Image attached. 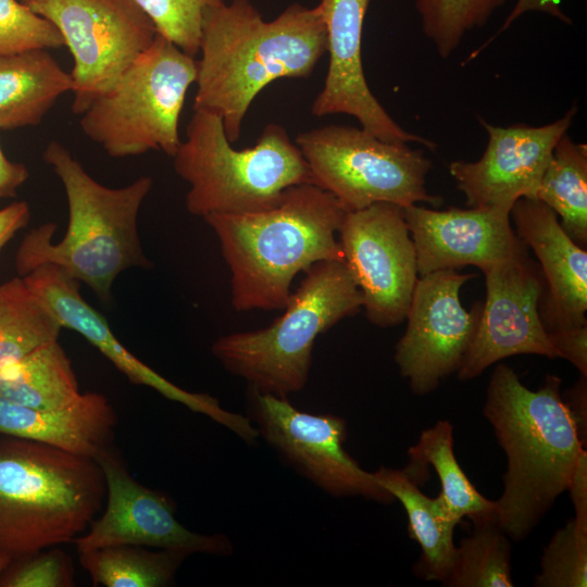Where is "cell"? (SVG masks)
Masks as SVG:
<instances>
[{
	"instance_id": "23",
	"label": "cell",
	"mask_w": 587,
	"mask_h": 587,
	"mask_svg": "<svg viewBox=\"0 0 587 587\" xmlns=\"http://www.w3.org/2000/svg\"><path fill=\"white\" fill-rule=\"evenodd\" d=\"M72 87L48 50L0 54V130L38 125Z\"/></svg>"
},
{
	"instance_id": "30",
	"label": "cell",
	"mask_w": 587,
	"mask_h": 587,
	"mask_svg": "<svg viewBox=\"0 0 587 587\" xmlns=\"http://www.w3.org/2000/svg\"><path fill=\"white\" fill-rule=\"evenodd\" d=\"M507 0H415L422 29L438 54L447 59L466 32L484 26Z\"/></svg>"
},
{
	"instance_id": "27",
	"label": "cell",
	"mask_w": 587,
	"mask_h": 587,
	"mask_svg": "<svg viewBox=\"0 0 587 587\" xmlns=\"http://www.w3.org/2000/svg\"><path fill=\"white\" fill-rule=\"evenodd\" d=\"M93 586H170L187 554L138 545H113L78 552Z\"/></svg>"
},
{
	"instance_id": "6",
	"label": "cell",
	"mask_w": 587,
	"mask_h": 587,
	"mask_svg": "<svg viewBox=\"0 0 587 587\" xmlns=\"http://www.w3.org/2000/svg\"><path fill=\"white\" fill-rule=\"evenodd\" d=\"M176 174L190 186L185 204L200 217L245 214L275 205L290 186L313 184L299 148L279 124H267L255 143L235 149L221 117L193 110L172 157Z\"/></svg>"
},
{
	"instance_id": "38",
	"label": "cell",
	"mask_w": 587,
	"mask_h": 587,
	"mask_svg": "<svg viewBox=\"0 0 587 587\" xmlns=\"http://www.w3.org/2000/svg\"><path fill=\"white\" fill-rule=\"evenodd\" d=\"M529 11L542 12L548 15H551L563 23L571 24V18L566 16L565 13L560 8L559 0H517L514 9L511 11L509 16L505 18L504 23L500 29L491 37L490 40L486 41L480 49H477L473 54H477L483 50L490 41H492L499 34L504 32L517 17L525 14Z\"/></svg>"
},
{
	"instance_id": "17",
	"label": "cell",
	"mask_w": 587,
	"mask_h": 587,
	"mask_svg": "<svg viewBox=\"0 0 587 587\" xmlns=\"http://www.w3.org/2000/svg\"><path fill=\"white\" fill-rule=\"evenodd\" d=\"M23 278L52 310L63 328L80 334L129 382L150 387L163 397L207 415L247 444L255 442L259 433L249 417L225 410L218 400L210 395L179 388L129 352L115 337L107 320L82 297L79 282L64 270L43 264Z\"/></svg>"
},
{
	"instance_id": "16",
	"label": "cell",
	"mask_w": 587,
	"mask_h": 587,
	"mask_svg": "<svg viewBox=\"0 0 587 587\" xmlns=\"http://www.w3.org/2000/svg\"><path fill=\"white\" fill-rule=\"evenodd\" d=\"M576 112L573 105L561 118L544 126L501 127L478 117L488 134L484 154L475 162L458 160L449 165L466 205L510 212L516 200L536 199L553 148L567 133Z\"/></svg>"
},
{
	"instance_id": "3",
	"label": "cell",
	"mask_w": 587,
	"mask_h": 587,
	"mask_svg": "<svg viewBox=\"0 0 587 587\" xmlns=\"http://www.w3.org/2000/svg\"><path fill=\"white\" fill-rule=\"evenodd\" d=\"M346 212L328 191L299 184L266 210L203 217L230 271L233 308L283 310L299 273L321 261H344L336 234Z\"/></svg>"
},
{
	"instance_id": "15",
	"label": "cell",
	"mask_w": 587,
	"mask_h": 587,
	"mask_svg": "<svg viewBox=\"0 0 587 587\" xmlns=\"http://www.w3.org/2000/svg\"><path fill=\"white\" fill-rule=\"evenodd\" d=\"M483 273L486 300L458 378L473 379L494 363L513 355L558 358L539 311L545 279L528 253L497 263Z\"/></svg>"
},
{
	"instance_id": "29",
	"label": "cell",
	"mask_w": 587,
	"mask_h": 587,
	"mask_svg": "<svg viewBox=\"0 0 587 587\" xmlns=\"http://www.w3.org/2000/svg\"><path fill=\"white\" fill-rule=\"evenodd\" d=\"M474 524V529L455 549L444 586L512 587L511 541L496 517Z\"/></svg>"
},
{
	"instance_id": "34",
	"label": "cell",
	"mask_w": 587,
	"mask_h": 587,
	"mask_svg": "<svg viewBox=\"0 0 587 587\" xmlns=\"http://www.w3.org/2000/svg\"><path fill=\"white\" fill-rule=\"evenodd\" d=\"M71 557L50 547L13 559L0 573V587H73Z\"/></svg>"
},
{
	"instance_id": "14",
	"label": "cell",
	"mask_w": 587,
	"mask_h": 587,
	"mask_svg": "<svg viewBox=\"0 0 587 587\" xmlns=\"http://www.w3.org/2000/svg\"><path fill=\"white\" fill-rule=\"evenodd\" d=\"M95 460L103 471L107 496L100 516L73 542L78 552L113 545H138L227 557L233 544L223 534L205 535L186 528L175 517V504L162 491L138 483L113 447Z\"/></svg>"
},
{
	"instance_id": "7",
	"label": "cell",
	"mask_w": 587,
	"mask_h": 587,
	"mask_svg": "<svg viewBox=\"0 0 587 587\" xmlns=\"http://www.w3.org/2000/svg\"><path fill=\"white\" fill-rule=\"evenodd\" d=\"M361 308V292L346 263L321 261L304 272L283 314L271 325L224 335L211 351L251 390L287 398L308 383L316 338Z\"/></svg>"
},
{
	"instance_id": "40",
	"label": "cell",
	"mask_w": 587,
	"mask_h": 587,
	"mask_svg": "<svg viewBox=\"0 0 587 587\" xmlns=\"http://www.w3.org/2000/svg\"><path fill=\"white\" fill-rule=\"evenodd\" d=\"M29 172L22 163L12 162L0 146V199L15 197L17 189L27 180Z\"/></svg>"
},
{
	"instance_id": "25",
	"label": "cell",
	"mask_w": 587,
	"mask_h": 587,
	"mask_svg": "<svg viewBox=\"0 0 587 587\" xmlns=\"http://www.w3.org/2000/svg\"><path fill=\"white\" fill-rule=\"evenodd\" d=\"M409 464L428 471L433 466L441 485L440 495L453 516L473 523L496 517L495 501L485 498L460 466L453 449V426L440 420L424 429L417 442L408 450Z\"/></svg>"
},
{
	"instance_id": "32",
	"label": "cell",
	"mask_w": 587,
	"mask_h": 587,
	"mask_svg": "<svg viewBox=\"0 0 587 587\" xmlns=\"http://www.w3.org/2000/svg\"><path fill=\"white\" fill-rule=\"evenodd\" d=\"M150 17L157 33L190 57L199 53L207 9L225 0H134Z\"/></svg>"
},
{
	"instance_id": "11",
	"label": "cell",
	"mask_w": 587,
	"mask_h": 587,
	"mask_svg": "<svg viewBox=\"0 0 587 587\" xmlns=\"http://www.w3.org/2000/svg\"><path fill=\"white\" fill-rule=\"evenodd\" d=\"M249 413L259 436L326 494L384 504L396 500L346 451L347 424L340 416L303 412L287 398L251 389Z\"/></svg>"
},
{
	"instance_id": "36",
	"label": "cell",
	"mask_w": 587,
	"mask_h": 587,
	"mask_svg": "<svg viewBox=\"0 0 587 587\" xmlns=\"http://www.w3.org/2000/svg\"><path fill=\"white\" fill-rule=\"evenodd\" d=\"M567 490L574 507L573 521L578 529L587 532V452L583 450L572 473Z\"/></svg>"
},
{
	"instance_id": "20",
	"label": "cell",
	"mask_w": 587,
	"mask_h": 587,
	"mask_svg": "<svg viewBox=\"0 0 587 587\" xmlns=\"http://www.w3.org/2000/svg\"><path fill=\"white\" fill-rule=\"evenodd\" d=\"M515 233L539 261L546 290L540 315L548 330L587 325V251L564 232L557 214L538 199L511 208Z\"/></svg>"
},
{
	"instance_id": "21",
	"label": "cell",
	"mask_w": 587,
	"mask_h": 587,
	"mask_svg": "<svg viewBox=\"0 0 587 587\" xmlns=\"http://www.w3.org/2000/svg\"><path fill=\"white\" fill-rule=\"evenodd\" d=\"M117 415L109 399L85 392L68 405L28 408L0 395V434L43 442L95 459L112 447Z\"/></svg>"
},
{
	"instance_id": "31",
	"label": "cell",
	"mask_w": 587,
	"mask_h": 587,
	"mask_svg": "<svg viewBox=\"0 0 587 587\" xmlns=\"http://www.w3.org/2000/svg\"><path fill=\"white\" fill-rule=\"evenodd\" d=\"M537 587L587 586V532L571 520L555 530L545 547L540 572L535 577Z\"/></svg>"
},
{
	"instance_id": "26",
	"label": "cell",
	"mask_w": 587,
	"mask_h": 587,
	"mask_svg": "<svg viewBox=\"0 0 587 587\" xmlns=\"http://www.w3.org/2000/svg\"><path fill=\"white\" fill-rule=\"evenodd\" d=\"M536 199L561 217L564 232L578 246L587 245V146L565 133L553 148Z\"/></svg>"
},
{
	"instance_id": "4",
	"label": "cell",
	"mask_w": 587,
	"mask_h": 587,
	"mask_svg": "<svg viewBox=\"0 0 587 587\" xmlns=\"http://www.w3.org/2000/svg\"><path fill=\"white\" fill-rule=\"evenodd\" d=\"M42 157L63 185L67 228L57 243L52 241L57 225L51 222L25 235L15 254L17 274L24 277L40 265H57L108 302L122 272L152 265L140 242L138 214L153 180L140 176L120 188L107 187L55 140Z\"/></svg>"
},
{
	"instance_id": "41",
	"label": "cell",
	"mask_w": 587,
	"mask_h": 587,
	"mask_svg": "<svg viewBox=\"0 0 587 587\" xmlns=\"http://www.w3.org/2000/svg\"><path fill=\"white\" fill-rule=\"evenodd\" d=\"M9 559L0 557V573L9 564Z\"/></svg>"
},
{
	"instance_id": "2",
	"label": "cell",
	"mask_w": 587,
	"mask_h": 587,
	"mask_svg": "<svg viewBox=\"0 0 587 587\" xmlns=\"http://www.w3.org/2000/svg\"><path fill=\"white\" fill-rule=\"evenodd\" d=\"M561 378L547 375L527 388L508 365L490 377L483 413L507 457L496 521L514 541L524 540L567 486L585 450L561 396Z\"/></svg>"
},
{
	"instance_id": "18",
	"label": "cell",
	"mask_w": 587,
	"mask_h": 587,
	"mask_svg": "<svg viewBox=\"0 0 587 587\" xmlns=\"http://www.w3.org/2000/svg\"><path fill=\"white\" fill-rule=\"evenodd\" d=\"M370 0H321L316 5L326 30L328 68L311 113L322 117L348 114L361 128L389 142H416L429 150L436 143L404 130L372 93L362 63V35Z\"/></svg>"
},
{
	"instance_id": "9",
	"label": "cell",
	"mask_w": 587,
	"mask_h": 587,
	"mask_svg": "<svg viewBox=\"0 0 587 587\" xmlns=\"http://www.w3.org/2000/svg\"><path fill=\"white\" fill-rule=\"evenodd\" d=\"M313 184L346 211L378 202L402 208L439 207L442 198L425 187L432 161L408 143L382 140L361 127L326 125L300 133L296 142Z\"/></svg>"
},
{
	"instance_id": "28",
	"label": "cell",
	"mask_w": 587,
	"mask_h": 587,
	"mask_svg": "<svg viewBox=\"0 0 587 587\" xmlns=\"http://www.w3.org/2000/svg\"><path fill=\"white\" fill-rule=\"evenodd\" d=\"M62 325L21 276L0 285V369L58 340Z\"/></svg>"
},
{
	"instance_id": "19",
	"label": "cell",
	"mask_w": 587,
	"mask_h": 587,
	"mask_svg": "<svg viewBox=\"0 0 587 587\" xmlns=\"http://www.w3.org/2000/svg\"><path fill=\"white\" fill-rule=\"evenodd\" d=\"M416 253L419 276L474 265L482 272L527 253L510 223V212L491 208L434 210L403 208Z\"/></svg>"
},
{
	"instance_id": "33",
	"label": "cell",
	"mask_w": 587,
	"mask_h": 587,
	"mask_svg": "<svg viewBox=\"0 0 587 587\" xmlns=\"http://www.w3.org/2000/svg\"><path fill=\"white\" fill-rule=\"evenodd\" d=\"M64 46L57 27L22 1L0 0V54Z\"/></svg>"
},
{
	"instance_id": "37",
	"label": "cell",
	"mask_w": 587,
	"mask_h": 587,
	"mask_svg": "<svg viewBox=\"0 0 587 587\" xmlns=\"http://www.w3.org/2000/svg\"><path fill=\"white\" fill-rule=\"evenodd\" d=\"M562 399L577 428L584 446L587 442V377L580 375L578 382L562 395Z\"/></svg>"
},
{
	"instance_id": "24",
	"label": "cell",
	"mask_w": 587,
	"mask_h": 587,
	"mask_svg": "<svg viewBox=\"0 0 587 587\" xmlns=\"http://www.w3.org/2000/svg\"><path fill=\"white\" fill-rule=\"evenodd\" d=\"M0 395L34 409H54L79 398L72 362L59 340L0 369Z\"/></svg>"
},
{
	"instance_id": "8",
	"label": "cell",
	"mask_w": 587,
	"mask_h": 587,
	"mask_svg": "<svg viewBox=\"0 0 587 587\" xmlns=\"http://www.w3.org/2000/svg\"><path fill=\"white\" fill-rule=\"evenodd\" d=\"M196 77V58L158 34L80 114V128L112 158L151 150L173 157L182 142L178 126L185 98Z\"/></svg>"
},
{
	"instance_id": "39",
	"label": "cell",
	"mask_w": 587,
	"mask_h": 587,
	"mask_svg": "<svg viewBox=\"0 0 587 587\" xmlns=\"http://www.w3.org/2000/svg\"><path fill=\"white\" fill-rule=\"evenodd\" d=\"M29 218L30 209L25 201L13 202L0 209V251L18 230L27 225Z\"/></svg>"
},
{
	"instance_id": "13",
	"label": "cell",
	"mask_w": 587,
	"mask_h": 587,
	"mask_svg": "<svg viewBox=\"0 0 587 587\" xmlns=\"http://www.w3.org/2000/svg\"><path fill=\"white\" fill-rule=\"evenodd\" d=\"M474 276L442 270L417 278L407 328L394 355L400 375L417 396L435 390L463 363L483 305L476 303L469 312L460 300L462 286Z\"/></svg>"
},
{
	"instance_id": "22",
	"label": "cell",
	"mask_w": 587,
	"mask_h": 587,
	"mask_svg": "<svg viewBox=\"0 0 587 587\" xmlns=\"http://www.w3.org/2000/svg\"><path fill=\"white\" fill-rule=\"evenodd\" d=\"M377 482L403 505L408 516V534L422 551L416 575L442 583L453 563L457 546L454 528L459 524L439 494L426 496L421 484L405 469L382 466L373 472Z\"/></svg>"
},
{
	"instance_id": "5",
	"label": "cell",
	"mask_w": 587,
	"mask_h": 587,
	"mask_svg": "<svg viewBox=\"0 0 587 587\" xmlns=\"http://www.w3.org/2000/svg\"><path fill=\"white\" fill-rule=\"evenodd\" d=\"M105 496L95 459L0 434V557L11 561L74 541Z\"/></svg>"
},
{
	"instance_id": "10",
	"label": "cell",
	"mask_w": 587,
	"mask_h": 587,
	"mask_svg": "<svg viewBox=\"0 0 587 587\" xmlns=\"http://www.w3.org/2000/svg\"><path fill=\"white\" fill-rule=\"evenodd\" d=\"M60 32L73 58L72 111L109 90L158 33L134 0H21Z\"/></svg>"
},
{
	"instance_id": "1",
	"label": "cell",
	"mask_w": 587,
	"mask_h": 587,
	"mask_svg": "<svg viewBox=\"0 0 587 587\" xmlns=\"http://www.w3.org/2000/svg\"><path fill=\"white\" fill-rule=\"evenodd\" d=\"M326 53V30L316 7H287L265 21L249 0L205 10L197 60L193 110L217 114L227 139L241 135L254 98L279 78H304Z\"/></svg>"
},
{
	"instance_id": "12",
	"label": "cell",
	"mask_w": 587,
	"mask_h": 587,
	"mask_svg": "<svg viewBox=\"0 0 587 587\" xmlns=\"http://www.w3.org/2000/svg\"><path fill=\"white\" fill-rule=\"evenodd\" d=\"M337 234L367 320L383 328L402 323L419 278L403 208L378 202L347 211Z\"/></svg>"
},
{
	"instance_id": "35",
	"label": "cell",
	"mask_w": 587,
	"mask_h": 587,
	"mask_svg": "<svg viewBox=\"0 0 587 587\" xmlns=\"http://www.w3.org/2000/svg\"><path fill=\"white\" fill-rule=\"evenodd\" d=\"M548 337L558 358L571 362L587 377V325L548 330Z\"/></svg>"
}]
</instances>
